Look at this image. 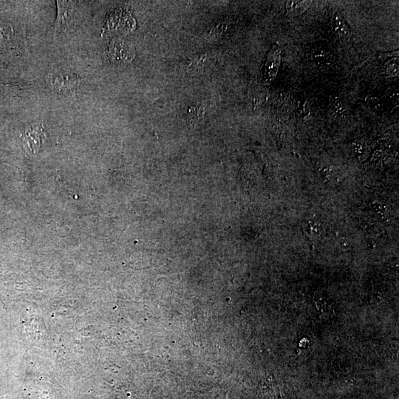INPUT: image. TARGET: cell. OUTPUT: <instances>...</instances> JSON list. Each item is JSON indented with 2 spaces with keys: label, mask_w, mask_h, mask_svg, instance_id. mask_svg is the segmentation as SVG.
Returning <instances> with one entry per match:
<instances>
[{
  "label": "cell",
  "mask_w": 399,
  "mask_h": 399,
  "mask_svg": "<svg viewBox=\"0 0 399 399\" xmlns=\"http://www.w3.org/2000/svg\"><path fill=\"white\" fill-rule=\"evenodd\" d=\"M109 54L113 60L120 63H126L132 60L134 56V48L132 45L124 41L115 42L111 45Z\"/></svg>",
  "instance_id": "obj_1"
},
{
  "label": "cell",
  "mask_w": 399,
  "mask_h": 399,
  "mask_svg": "<svg viewBox=\"0 0 399 399\" xmlns=\"http://www.w3.org/2000/svg\"><path fill=\"white\" fill-rule=\"evenodd\" d=\"M58 17L56 19V31H65L73 20V7L70 2L58 1Z\"/></svg>",
  "instance_id": "obj_2"
},
{
  "label": "cell",
  "mask_w": 399,
  "mask_h": 399,
  "mask_svg": "<svg viewBox=\"0 0 399 399\" xmlns=\"http://www.w3.org/2000/svg\"><path fill=\"white\" fill-rule=\"evenodd\" d=\"M332 27L333 31L344 39H349L351 36L352 31L350 26L346 23L343 16L339 13H336L332 17Z\"/></svg>",
  "instance_id": "obj_3"
},
{
  "label": "cell",
  "mask_w": 399,
  "mask_h": 399,
  "mask_svg": "<svg viewBox=\"0 0 399 399\" xmlns=\"http://www.w3.org/2000/svg\"><path fill=\"white\" fill-rule=\"evenodd\" d=\"M311 1H289L286 5L288 14L297 16L306 12L311 5Z\"/></svg>",
  "instance_id": "obj_4"
},
{
  "label": "cell",
  "mask_w": 399,
  "mask_h": 399,
  "mask_svg": "<svg viewBox=\"0 0 399 399\" xmlns=\"http://www.w3.org/2000/svg\"><path fill=\"white\" fill-rule=\"evenodd\" d=\"M332 112L335 116L342 117L345 114V106L340 100H336L332 105Z\"/></svg>",
  "instance_id": "obj_5"
},
{
  "label": "cell",
  "mask_w": 399,
  "mask_h": 399,
  "mask_svg": "<svg viewBox=\"0 0 399 399\" xmlns=\"http://www.w3.org/2000/svg\"><path fill=\"white\" fill-rule=\"evenodd\" d=\"M398 59H393L392 62L389 63V66H388V68L389 70H387V73H389L390 76H392V75H396V73H398Z\"/></svg>",
  "instance_id": "obj_6"
}]
</instances>
